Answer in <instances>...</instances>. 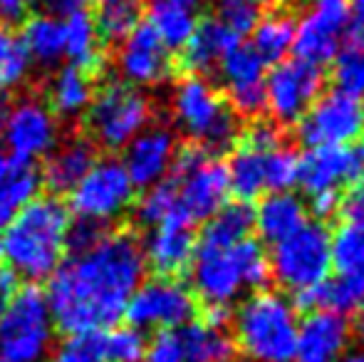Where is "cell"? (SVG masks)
Wrapping results in <instances>:
<instances>
[{"mask_svg":"<svg viewBox=\"0 0 364 362\" xmlns=\"http://www.w3.org/2000/svg\"><path fill=\"white\" fill-rule=\"evenodd\" d=\"M30 0H0V23L8 28L15 23H25L30 13Z\"/></svg>","mask_w":364,"mask_h":362,"instance_id":"cell-50","label":"cell"},{"mask_svg":"<svg viewBox=\"0 0 364 362\" xmlns=\"http://www.w3.org/2000/svg\"><path fill=\"white\" fill-rule=\"evenodd\" d=\"M50 362H105L100 353V343L97 335H80V338H68Z\"/></svg>","mask_w":364,"mask_h":362,"instance_id":"cell-43","label":"cell"},{"mask_svg":"<svg viewBox=\"0 0 364 362\" xmlns=\"http://www.w3.org/2000/svg\"><path fill=\"white\" fill-rule=\"evenodd\" d=\"M136 218H139V223L151 226V228L161 226V223H166V221H173V218L183 221V218L178 216L176 191H173L171 181L164 179V181H159V183H154V186L146 188V193L141 196V201L136 203Z\"/></svg>","mask_w":364,"mask_h":362,"instance_id":"cell-40","label":"cell"},{"mask_svg":"<svg viewBox=\"0 0 364 362\" xmlns=\"http://www.w3.org/2000/svg\"><path fill=\"white\" fill-rule=\"evenodd\" d=\"M92 144L124 149L151 122V102L127 82H109L92 97L85 112Z\"/></svg>","mask_w":364,"mask_h":362,"instance_id":"cell-9","label":"cell"},{"mask_svg":"<svg viewBox=\"0 0 364 362\" xmlns=\"http://www.w3.org/2000/svg\"><path fill=\"white\" fill-rule=\"evenodd\" d=\"M332 268L340 275L364 278V223L345 221L332 233Z\"/></svg>","mask_w":364,"mask_h":362,"instance_id":"cell-36","label":"cell"},{"mask_svg":"<svg viewBox=\"0 0 364 362\" xmlns=\"http://www.w3.org/2000/svg\"><path fill=\"white\" fill-rule=\"evenodd\" d=\"M307 221H310L307 218V206L292 191L268 193L258 203V208H253V228L270 246L292 236Z\"/></svg>","mask_w":364,"mask_h":362,"instance_id":"cell-23","label":"cell"},{"mask_svg":"<svg viewBox=\"0 0 364 362\" xmlns=\"http://www.w3.org/2000/svg\"><path fill=\"white\" fill-rule=\"evenodd\" d=\"M340 213L345 221L364 223V179H357L340 198Z\"/></svg>","mask_w":364,"mask_h":362,"instance_id":"cell-47","label":"cell"},{"mask_svg":"<svg viewBox=\"0 0 364 362\" xmlns=\"http://www.w3.org/2000/svg\"><path fill=\"white\" fill-rule=\"evenodd\" d=\"M355 333L360 335V340L364 343V300L362 305L357 308V320H355Z\"/></svg>","mask_w":364,"mask_h":362,"instance_id":"cell-56","label":"cell"},{"mask_svg":"<svg viewBox=\"0 0 364 362\" xmlns=\"http://www.w3.org/2000/svg\"><path fill=\"white\" fill-rule=\"evenodd\" d=\"M141 362H186L176 330H161L154 335L151 343H146V353Z\"/></svg>","mask_w":364,"mask_h":362,"instance_id":"cell-44","label":"cell"},{"mask_svg":"<svg viewBox=\"0 0 364 362\" xmlns=\"http://www.w3.org/2000/svg\"><path fill=\"white\" fill-rule=\"evenodd\" d=\"M188 268L193 293L206 305H233L245 290H260L270 280L268 251L253 236L233 248L196 246Z\"/></svg>","mask_w":364,"mask_h":362,"instance_id":"cell-3","label":"cell"},{"mask_svg":"<svg viewBox=\"0 0 364 362\" xmlns=\"http://www.w3.org/2000/svg\"><path fill=\"white\" fill-rule=\"evenodd\" d=\"M350 10H352L350 30L357 35H364V0H350Z\"/></svg>","mask_w":364,"mask_h":362,"instance_id":"cell-53","label":"cell"},{"mask_svg":"<svg viewBox=\"0 0 364 362\" xmlns=\"http://www.w3.org/2000/svg\"><path fill=\"white\" fill-rule=\"evenodd\" d=\"M117 65H119L122 78L132 87H154L164 80L171 78V53L156 38L149 25H136L119 45L117 53Z\"/></svg>","mask_w":364,"mask_h":362,"instance_id":"cell-18","label":"cell"},{"mask_svg":"<svg viewBox=\"0 0 364 362\" xmlns=\"http://www.w3.org/2000/svg\"><path fill=\"white\" fill-rule=\"evenodd\" d=\"M310 8L295 25V60L325 68L335 60L337 50L352 25L350 0H307Z\"/></svg>","mask_w":364,"mask_h":362,"instance_id":"cell-13","label":"cell"},{"mask_svg":"<svg viewBox=\"0 0 364 362\" xmlns=\"http://www.w3.org/2000/svg\"><path fill=\"white\" fill-rule=\"evenodd\" d=\"M176 338L181 343L183 360L186 362H233L235 360V340L225 330H216L211 325L186 323L176 330Z\"/></svg>","mask_w":364,"mask_h":362,"instance_id":"cell-29","label":"cell"},{"mask_svg":"<svg viewBox=\"0 0 364 362\" xmlns=\"http://www.w3.org/2000/svg\"><path fill=\"white\" fill-rule=\"evenodd\" d=\"M105 233L107 231L102 223H92V221L77 218V223H70V228H68V251L73 253V256H77V253L95 246Z\"/></svg>","mask_w":364,"mask_h":362,"instance_id":"cell-46","label":"cell"},{"mask_svg":"<svg viewBox=\"0 0 364 362\" xmlns=\"http://www.w3.org/2000/svg\"><path fill=\"white\" fill-rule=\"evenodd\" d=\"M0 258H3V248H0Z\"/></svg>","mask_w":364,"mask_h":362,"instance_id":"cell-58","label":"cell"},{"mask_svg":"<svg viewBox=\"0 0 364 362\" xmlns=\"http://www.w3.org/2000/svg\"><path fill=\"white\" fill-rule=\"evenodd\" d=\"M250 231H253V206L243 201L225 203L206 221L201 236L196 238V246L233 248L250 238Z\"/></svg>","mask_w":364,"mask_h":362,"instance_id":"cell-30","label":"cell"},{"mask_svg":"<svg viewBox=\"0 0 364 362\" xmlns=\"http://www.w3.org/2000/svg\"><path fill=\"white\" fill-rule=\"evenodd\" d=\"M40 171L33 164L15 161L0 149V231L38 196Z\"/></svg>","mask_w":364,"mask_h":362,"instance_id":"cell-26","label":"cell"},{"mask_svg":"<svg viewBox=\"0 0 364 362\" xmlns=\"http://www.w3.org/2000/svg\"><path fill=\"white\" fill-rule=\"evenodd\" d=\"M55 323L38 285L18 288L0 313V355L10 362H43L53 345Z\"/></svg>","mask_w":364,"mask_h":362,"instance_id":"cell-8","label":"cell"},{"mask_svg":"<svg viewBox=\"0 0 364 362\" xmlns=\"http://www.w3.org/2000/svg\"><path fill=\"white\" fill-rule=\"evenodd\" d=\"M15 293H18V273L10 271L5 263H0V313L13 300Z\"/></svg>","mask_w":364,"mask_h":362,"instance_id":"cell-51","label":"cell"},{"mask_svg":"<svg viewBox=\"0 0 364 362\" xmlns=\"http://www.w3.org/2000/svg\"><path fill=\"white\" fill-rule=\"evenodd\" d=\"M30 58L20 38L10 28L0 25V92L23 85L30 75Z\"/></svg>","mask_w":364,"mask_h":362,"instance_id":"cell-39","label":"cell"},{"mask_svg":"<svg viewBox=\"0 0 364 362\" xmlns=\"http://www.w3.org/2000/svg\"><path fill=\"white\" fill-rule=\"evenodd\" d=\"M8 115H10V100L5 92H0V132H3V124H5V119H8Z\"/></svg>","mask_w":364,"mask_h":362,"instance_id":"cell-54","label":"cell"},{"mask_svg":"<svg viewBox=\"0 0 364 362\" xmlns=\"http://www.w3.org/2000/svg\"><path fill=\"white\" fill-rule=\"evenodd\" d=\"M325 73L322 68L302 60H283L265 73V110L278 127L297 124L300 117L322 95Z\"/></svg>","mask_w":364,"mask_h":362,"instance_id":"cell-14","label":"cell"},{"mask_svg":"<svg viewBox=\"0 0 364 362\" xmlns=\"http://www.w3.org/2000/svg\"><path fill=\"white\" fill-rule=\"evenodd\" d=\"M340 198L342 193H317V196H310V211L317 216V221L325 223L327 218H332L340 211Z\"/></svg>","mask_w":364,"mask_h":362,"instance_id":"cell-49","label":"cell"},{"mask_svg":"<svg viewBox=\"0 0 364 362\" xmlns=\"http://www.w3.org/2000/svg\"><path fill=\"white\" fill-rule=\"evenodd\" d=\"M297 310L275 290H255L233 313L235 348L250 362H295Z\"/></svg>","mask_w":364,"mask_h":362,"instance_id":"cell-4","label":"cell"},{"mask_svg":"<svg viewBox=\"0 0 364 362\" xmlns=\"http://www.w3.org/2000/svg\"><path fill=\"white\" fill-rule=\"evenodd\" d=\"M92 97H95L92 75L73 65L58 70L48 82V110L68 119L85 115L92 105Z\"/></svg>","mask_w":364,"mask_h":362,"instance_id":"cell-28","label":"cell"},{"mask_svg":"<svg viewBox=\"0 0 364 362\" xmlns=\"http://www.w3.org/2000/svg\"><path fill=\"white\" fill-rule=\"evenodd\" d=\"M364 159L362 151L352 144L345 147H317L300 156V186L307 196L317 193H340L362 179Z\"/></svg>","mask_w":364,"mask_h":362,"instance_id":"cell-17","label":"cell"},{"mask_svg":"<svg viewBox=\"0 0 364 362\" xmlns=\"http://www.w3.org/2000/svg\"><path fill=\"white\" fill-rule=\"evenodd\" d=\"M216 20L238 38L250 35L260 20L258 0H216Z\"/></svg>","mask_w":364,"mask_h":362,"instance_id":"cell-42","label":"cell"},{"mask_svg":"<svg viewBox=\"0 0 364 362\" xmlns=\"http://www.w3.org/2000/svg\"><path fill=\"white\" fill-rule=\"evenodd\" d=\"M176 191L178 216L193 223L208 221L216 211L228 203V171L216 154L196 144L176 151L173 166L166 176Z\"/></svg>","mask_w":364,"mask_h":362,"instance_id":"cell-6","label":"cell"},{"mask_svg":"<svg viewBox=\"0 0 364 362\" xmlns=\"http://www.w3.org/2000/svg\"><path fill=\"white\" fill-rule=\"evenodd\" d=\"M146 268H151L161 278H173V275L188 271L193 251H196V236L193 226L186 221H166L161 226H154V231L141 243Z\"/></svg>","mask_w":364,"mask_h":362,"instance_id":"cell-21","label":"cell"},{"mask_svg":"<svg viewBox=\"0 0 364 362\" xmlns=\"http://www.w3.org/2000/svg\"><path fill=\"white\" fill-rule=\"evenodd\" d=\"M295 25L297 20L290 13H270L258 20L253 28V40H250V50L263 60V65H278L288 60L292 53V43H295Z\"/></svg>","mask_w":364,"mask_h":362,"instance_id":"cell-32","label":"cell"},{"mask_svg":"<svg viewBox=\"0 0 364 362\" xmlns=\"http://www.w3.org/2000/svg\"><path fill=\"white\" fill-rule=\"evenodd\" d=\"M206 0H151L146 25L168 50H181L198 25Z\"/></svg>","mask_w":364,"mask_h":362,"instance_id":"cell-24","label":"cell"},{"mask_svg":"<svg viewBox=\"0 0 364 362\" xmlns=\"http://www.w3.org/2000/svg\"><path fill=\"white\" fill-rule=\"evenodd\" d=\"M139 0H105V3H97L95 25L102 43H122L139 25Z\"/></svg>","mask_w":364,"mask_h":362,"instance_id":"cell-35","label":"cell"},{"mask_svg":"<svg viewBox=\"0 0 364 362\" xmlns=\"http://www.w3.org/2000/svg\"><path fill=\"white\" fill-rule=\"evenodd\" d=\"M20 43H23L30 63L55 65L60 58H65L63 20L50 18V15H35V18H28L23 23Z\"/></svg>","mask_w":364,"mask_h":362,"instance_id":"cell-33","label":"cell"},{"mask_svg":"<svg viewBox=\"0 0 364 362\" xmlns=\"http://www.w3.org/2000/svg\"><path fill=\"white\" fill-rule=\"evenodd\" d=\"M144 275L139 238L129 231L105 233L50 275L45 300L53 323L70 338L114 328Z\"/></svg>","mask_w":364,"mask_h":362,"instance_id":"cell-1","label":"cell"},{"mask_svg":"<svg viewBox=\"0 0 364 362\" xmlns=\"http://www.w3.org/2000/svg\"><path fill=\"white\" fill-rule=\"evenodd\" d=\"M70 211L55 196H35L0 236L3 261L28 280L50 278L68 251Z\"/></svg>","mask_w":364,"mask_h":362,"instance_id":"cell-2","label":"cell"},{"mask_svg":"<svg viewBox=\"0 0 364 362\" xmlns=\"http://www.w3.org/2000/svg\"><path fill=\"white\" fill-rule=\"evenodd\" d=\"M95 161L97 151L92 139L77 137V139L65 142L60 149L50 151L40 181H45V186H50L55 193H70L82 181V176L92 169Z\"/></svg>","mask_w":364,"mask_h":362,"instance_id":"cell-25","label":"cell"},{"mask_svg":"<svg viewBox=\"0 0 364 362\" xmlns=\"http://www.w3.org/2000/svg\"><path fill=\"white\" fill-rule=\"evenodd\" d=\"M100 353L105 362H141L146 353V340L136 328H109L97 333Z\"/></svg>","mask_w":364,"mask_h":362,"instance_id":"cell-38","label":"cell"},{"mask_svg":"<svg viewBox=\"0 0 364 362\" xmlns=\"http://www.w3.org/2000/svg\"><path fill=\"white\" fill-rule=\"evenodd\" d=\"M352 325L330 310L307 313L297 325L295 362H335L350 350Z\"/></svg>","mask_w":364,"mask_h":362,"instance_id":"cell-20","label":"cell"},{"mask_svg":"<svg viewBox=\"0 0 364 362\" xmlns=\"http://www.w3.org/2000/svg\"><path fill=\"white\" fill-rule=\"evenodd\" d=\"M243 144L260 151H270L283 144V132H280V127L273 119H255L243 134Z\"/></svg>","mask_w":364,"mask_h":362,"instance_id":"cell-45","label":"cell"},{"mask_svg":"<svg viewBox=\"0 0 364 362\" xmlns=\"http://www.w3.org/2000/svg\"><path fill=\"white\" fill-rule=\"evenodd\" d=\"M63 35H65V58L70 60L73 68H80L85 73H97L105 60V50H102V38L97 33L95 18L87 10H77V13L63 18Z\"/></svg>","mask_w":364,"mask_h":362,"instance_id":"cell-27","label":"cell"},{"mask_svg":"<svg viewBox=\"0 0 364 362\" xmlns=\"http://www.w3.org/2000/svg\"><path fill=\"white\" fill-rule=\"evenodd\" d=\"M238 43H240L238 35L230 33V30L225 28L223 23H218L216 18L198 20L193 35L181 48V65L191 75L211 73Z\"/></svg>","mask_w":364,"mask_h":362,"instance_id":"cell-22","label":"cell"},{"mask_svg":"<svg viewBox=\"0 0 364 362\" xmlns=\"http://www.w3.org/2000/svg\"><path fill=\"white\" fill-rule=\"evenodd\" d=\"M136 186L117 159H100L70 191V208L77 218L92 223L114 221L134 203Z\"/></svg>","mask_w":364,"mask_h":362,"instance_id":"cell-10","label":"cell"},{"mask_svg":"<svg viewBox=\"0 0 364 362\" xmlns=\"http://www.w3.org/2000/svg\"><path fill=\"white\" fill-rule=\"evenodd\" d=\"M332 82L342 95L355 100L364 97V35L347 30L345 43L332 60Z\"/></svg>","mask_w":364,"mask_h":362,"instance_id":"cell-34","label":"cell"},{"mask_svg":"<svg viewBox=\"0 0 364 362\" xmlns=\"http://www.w3.org/2000/svg\"><path fill=\"white\" fill-rule=\"evenodd\" d=\"M265 154L268 151L253 149L243 142L233 149L225 171H228V188L238 201L250 203L265 193Z\"/></svg>","mask_w":364,"mask_h":362,"instance_id":"cell-31","label":"cell"},{"mask_svg":"<svg viewBox=\"0 0 364 362\" xmlns=\"http://www.w3.org/2000/svg\"><path fill=\"white\" fill-rule=\"evenodd\" d=\"M364 300V278L355 275H340L327 278L325 283L317 285V308L330 310L337 315H350L357 313V308Z\"/></svg>","mask_w":364,"mask_h":362,"instance_id":"cell-37","label":"cell"},{"mask_svg":"<svg viewBox=\"0 0 364 362\" xmlns=\"http://www.w3.org/2000/svg\"><path fill=\"white\" fill-rule=\"evenodd\" d=\"M335 362H364V350L362 348L360 350H347V353Z\"/></svg>","mask_w":364,"mask_h":362,"instance_id":"cell-55","label":"cell"},{"mask_svg":"<svg viewBox=\"0 0 364 362\" xmlns=\"http://www.w3.org/2000/svg\"><path fill=\"white\" fill-rule=\"evenodd\" d=\"M300 183V154L290 144H280L265 154V191H292Z\"/></svg>","mask_w":364,"mask_h":362,"instance_id":"cell-41","label":"cell"},{"mask_svg":"<svg viewBox=\"0 0 364 362\" xmlns=\"http://www.w3.org/2000/svg\"><path fill=\"white\" fill-rule=\"evenodd\" d=\"M362 159H364V149H362Z\"/></svg>","mask_w":364,"mask_h":362,"instance_id":"cell-59","label":"cell"},{"mask_svg":"<svg viewBox=\"0 0 364 362\" xmlns=\"http://www.w3.org/2000/svg\"><path fill=\"white\" fill-rule=\"evenodd\" d=\"M87 0H30V5L43 10V15L50 18H68V15L77 13V10H85Z\"/></svg>","mask_w":364,"mask_h":362,"instance_id":"cell-48","label":"cell"},{"mask_svg":"<svg viewBox=\"0 0 364 362\" xmlns=\"http://www.w3.org/2000/svg\"><path fill=\"white\" fill-rule=\"evenodd\" d=\"M0 362H10L8 358H3V355H0Z\"/></svg>","mask_w":364,"mask_h":362,"instance_id":"cell-57","label":"cell"},{"mask_svg":"<svg viewBox=\"0 0 364 362\" xmlns=\"http://www.w3.org/2000/svg\"><path fill=\"white\" fill-rule=\"evenodd\" d=\"M196 315V295L176 278L144 280L124 308L129 328L136 330H178Z\"/></svg>","mask_w":364,"mask_h":362,"instance_id":"cell-11","label":"cell"},{"mask_svg":"<svg viewBox=\"0 0 364 362\" xmlns=\"http://www.w3.org/2000/svg\"><path fill=\"white\" fill-rule=\"evenodd\" d=\"M176 137L168 127L149 124L124 147L122 166L134 186L149 188L168 176L176 159Z\"/></svg>","mask_w":364,"mask_h":362,"instance_id":"cell-19","label":"cell"},{"mask_svg":"<svg viewBox=\"0 0 364 362\" xmlns=\"http://www.w3.org/2000/svg\"><path fill=\"white\" fill-rule=\"evenodd\" d=\"M203 323L211 325V328H216V330H225L230 323H233V308H230V305H206Z\"/></svg>","mask_w":364,"mask_h":362,"instance_id":"cell-52","label":"cell"},{"mask_svg":"<svg viewBox=\"0 0 364 362\" xmlns=\"http://www.w3.org/2000/svg\"><path fill=\"white\" fill-rule=\"evenodd\" d=\"M258 3H263V0H258Z\"/></svg>","mask_w":364,"mask_h":362,"instance_id":"cell-60","label":"cell"},{"mask_svg":"<svg viewBox=\"0 0 364 362\" xmlns=\"http://www.w3.org/2000/svg\"><path fill=\"white\" fill-rule=\"evenodd\" d=\"M173 122L191 144L208 154L225 151L238 142L240 122L225 97L203 75H188L173 90Z\"/></svg>","mask_w":364,"mask_h":362,"instance_id":"cell-5","label":"cell"},{"mask_svg":"<svg viewBox=\"0 0 364 362\" xmlns=\"http://www.w3.org/2000/svg\"><path fill=\"white\" fill-rule=\"evenodd\" d=\"M364 134V105L332 90L320 95L297 122V139L307 149L355 144Z\"/></svg>","mask_w":364,"mask_h":362,"instance_id":"cell-12","label":"cell"},{"mask_svg":"<svg viewBox=\"0 0 364 362\" xmlns=\"http://www.w3.org/2000/svg\"><path fill=\"white\" fill-rule=\"evenodd\" d=\"M218 78L228 95L230 110L245 119H258L265 112V65L250 45L238 43L218 65Z\"/></svg>","mask_w":364,"mask_h":362,"instance_id":"cell-16","label":"cell"},{"mask_svg":"<svg viewBox=\"0 0 364 362\" xmlns=\"http://www.w3.org/2000/svg\"><path fill=\"white\" fill-rule=\"evenodd\" d=\"M268 266L270 278L292 295L325 283L332 271L330 228L320 221H307L292 236L270 246Z\"/></svg>","mask_w":364,"mask_h":362,"instance_id":"cell-7","label":"cell"},{"mask_svg":"<svg viewBox=\"0 0 364 362\" xmlns=\"http://www.w3.org/2000/svg\"><path fill=\"white\" fill-rule=\"evenodd\" d=\"M58 119L48 105L38 100H23L10 107V115L3 124V139L10 159L33 164L58 147Z\"/></svg>","mask_w":364,"mask_h":362,"instance_id":"cell-15","label":"cell"}]
</instances>
